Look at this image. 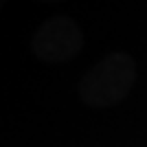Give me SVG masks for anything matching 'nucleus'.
<instances>
[{
    "label": "nucleus",
    "instance_id": "obj_4",
    "mask_svg": "<svg viewBox=\"0 0 147 147\" xmlns=\"http://www.w3.org/2000/svg\"><path fill=\"white\" fill-rule=\"evenodd\" d=\"M5 5H7V0H0V11L5 9Z\"/></svg>",
    "mask_w": 147,
    "mask_h": 147
},
{
    "label": "nucleus",
    "instance_id": "obj_1",
    "mask_svg": "<svg viewBox=\"0 0 147 147\" xmlns=\"http://www.w3.org/2000/svg\"><path fill=\"white\" fill-rule=\"evenodd\" d=\"M136 61L127 53H110L84 73L79 81V97L90 108H108L127 97L136 84Z\"/></svg>",
    "mask_w": 147,
    "mask_h": 147
},
{
    "label": "nucleus",
    "instance_id": "obj_3",
    "mask_svg": "<svg viewBox=\"0 0 147 147\" xmlns=\"http://www.w3.org/2000/svg\"><path fill=\"white\" fill-rule=\"evenodd\" d=\"M37 2H66V0H37Z\"/></svg>",
    "mask_w": 147,
    "mask_h": 147
},
{
    "label": "nucleus",
    "instance_id": "obj_2",
    "mask_svg": "<svg viewBox=\"0 0 147 147\" xmlns=\"http://www.w3.org/2000/svg\"><path fill=\"white\" fill-rule=\"evenodd\" d=\"M31 49L46 64H66L84 49V31L68 16H53L35 29Z\"/></svg>",
    "mask_w": 147,
    "mask_h": 147
}]
</instances>
